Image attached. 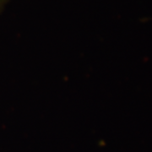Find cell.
<instances>
[{
  "label": "cell",
  "instance_id": "obj_1",
  "mask_svg": "<svg viewBox=\"0 0 152 152\" xmlns=\"http://www.w3.org/2000/svg\"><path fill=\"white\" fill-rule=\"evenodd\" d=\"M10 0H0V12L4 9Z\"/></svg>",
  "mask_w": 152,
  "mask_h": 152
}]
</instances>
